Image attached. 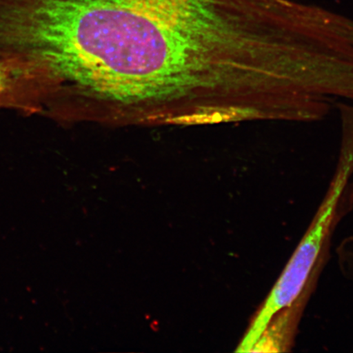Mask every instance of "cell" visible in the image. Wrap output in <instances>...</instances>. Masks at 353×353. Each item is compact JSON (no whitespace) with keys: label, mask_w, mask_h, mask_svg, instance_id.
I'll return each mask as SVG.
<instances>
[{"label":"cell","mask_w":353,"mask_h":353,"mask_svg":"<svg viewBox=\"0 0 353 353\" xmlns=\"http://www.w3.org/2000/svg\"><path fill=\"white\" fill-rule=\"evenodd\" d=\"M224 0H54L37 52L52 116L110 126L224 121Z\"/></svg>","instance_id":"obj_1"},{"label":"cell","mask_w":353,"mask_h":353,"mask_svg":"<svg viewBox=\"0 0 353 353\" xmlns=\"http://www.w3.org/2000/svg\"><path fill=\"white\" fill-rule=\"evenodd\" d=\"M343 186L344 179H339L322 203L310 228L300 241L279 279L256 313L236 352H250L276 313L291 305L305 289L330 231Z\"/></svg>","instance_id":"obj_2"},{"label":"cell","mask_w":353,"mask_h":353,"mask_svg":"<svg viewBox=\"0 0 353 353\" xmlns=\"http://www.w3.org/2000/svg\"><path fill=\"white\" fill-rule=\"evenodd\" d=\"M35 113L32 77L23 65L12 59H0V108Z\"/></svg>","instance_id":"obj_3"},{"label":"cell","mask_w":353,"mask_h":353,"mask_svg":"<svg viewBox=\"0 0 353 353\" xmlns=\"http://www.w3.org/2000/svg\"><path fill=\"white\" fill-rule=\"evenodd\" d=\"M299 296L291 305L278 312L264 330L250 352H281L289 350L301 311Z\"/></svg>","instance_id":"obj_4"}]
</instances>
